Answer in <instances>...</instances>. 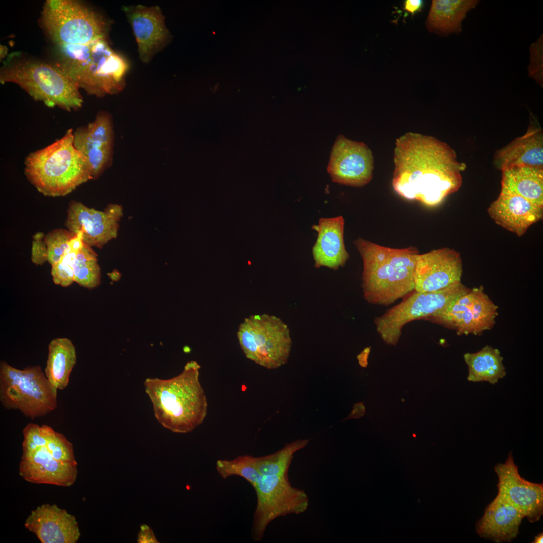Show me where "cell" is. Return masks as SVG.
Here are the masks:
<instances>
[{"mask_svg":"<svg viewBox=\"0 0 543 543\" xmlns=\"http://www.w3.org/2000/svg\"><path fill=\"white\" fill-rule=\"evenodd\" d=\"M392 185L401 197L427 206L439 205L461 186L466 167L446 143L408 132L396 140Z\"/></svg>","mask_w":543,"mask_h":543,"instance_id":"1","label":"cell"},{"mask_svg":"<svg viewBox=\"0 0 543 543\" xmlns=\"http://www.w3.org/2000/svg\"><path fill=\"white\" fill-rule=\"evenodd\" d=\"M200 367L197 361L192 360L172 378H148L144 381L155 418L173 432H190L206 417L208 402L200 382Z\"/></svg>","mask_w":543,"mask_h":543,"instance_id":"2","label":"cell"},{"mask_svg":"<svg viewBox=\"0 0 543 543\" xmlns=\"http://www.w3.org/2000/svg\"><path fill=\"white\" fill-rule=\"evenodd\" d=\"M354 244L363 260L362 291L368 303L388 306L414 291L415 247L390 248L361 238Z\"/></svg>","mask_w":543,"mask_h":543,"instance_id":"3","label":"cell"},{"mask_svg":"<svg viewBox=\"0 0 543 543\" xmlns=\"http://www.w3.org/2000/svg\"><path fill=\"white\" fill-rule=\"evenodd\" d=\"M56 66L88 95L103 97L125 87L127 60L111 47L108 40L86 44L56 45Z\"/></svg>","mask_w":543,"mask_h":543,"instance_id":"4","label":"cell"},{"mask_svg":"<svg viewBox=\"0 0 543 543\" xmlns=\"http://www.w3.org/2000/svg\"><path fill=\"white\" fill-rule=\"evenodd\" d=\"M19 475L35 484L69 487L77 477L73 446L63 434L46 425L30 423L23 430Z\"/></svg>","mask_w":543,"mask_h":543,"instance_id":"5","label":"cell"},{"mask_svg":"<svg viewBox=\"0 0 543 543\" xmlns=\"http://www.w3.org/2000/svg\"><path fill=\"white\" fill-rule=\"evenodd\" d=\"M73 130L60 139L30 153L24 161L28 180L46 196H64L93 180L89 168L74 145Z\"/></svg>","mask_w":543,"mask_h":543,"instance_id":"6","label":"cell"},{"mask_svg":"<svg viewBox=\"0 0 543 543\" xmlns=\"http://www.w3.org/2000/svg\"><path fill=\"white\" fill-rule=\"evenodd\" d=\"M0 82L14 83L49 107L71 112L82 106L78 86L56 66L12 53L0 71Z\"/></svg>","mask_w":543,"mask_h":543,"instance_id":"7","label":"cell"},{"mask_svg":"<svg viewBox=\"0 0 543 543\" xmlns=\"http://www.w3.org/2000/svg\"><path fill=\"white\" fill-rule=\"evenodd\" d=\"M43 29L56 45L86 44L108 40L110 23L90 7L75 0H47L41 12Z\"/></svg>","mask_w":543,"mask_h":543,"instance_id":"8","label":"cell"},{"mask_svg":"<svg viewBox=\"0 0 543 543\" xmlns=\"http://www.w3.org/2000/svg\"><path fill=\"white\" fill-rule=\"evenodd\" d=\"M57 389L48 380L40 366L18 369L0 363V400L7 409L19 410L34 419L57 407Z\"/></svg>","mask_w":543,"mask_h":543,"instance_id":"9","label":"cell"},{"mask_svg":"<svg viewBox=\"0 0 543 543\" xmlns=\"http://www.w3.org/2000/svg\"><path fill=\"white\" fill-rule=\"evenodd\" d=\"M237 335L244 355L255 363L275 369L287 362L292 341L289 327L280 318L252 315L240 324Z\"/></svg>","mask_w":543,"mask_h":543,"instance_id":"10","label":"cell"},{"mask_svg":"<svg viewBox=\"0 0 543 543\" xmlns=\"http://www.w3.org/2000/svg\"><path fill=\"white\" fill-rule=\"evenodd\" d=\"M470 289L461 281L436 291L420 293L414 291L400 303L375 318L376 331L384 343L395 346L406 324L438 314Z\"/></svg>","mask_w":543,"mask_h":543,"instance_id":"11","label":"cell"},{"mask_svg":"<svg viewBox=\"0 0 543 543\" xmlns=\"http://www.w3.org/2000/svg\"><path fill=\"white\" fill-rule=\"evenodd\" d=\"M253 488L257 498L251 528L254 541L262 539L267 527L276 519L302 513L308 507L307 494L292 486L288 474L262 476Z\"/></svg>","mask_w":543,"mask_h":543,"instance_id":"12","label":"cell"},{"mask_svg":"<svg viewBox=\"0 0 543 543\" xmlns=\"http://www.w3.org/2000/svg\"><path fill=\"white\" fill-rule=\"evenodd\" d=\"M498 307L483 286L470 289L445 309L424 320L454 330L458 335H478L494 327Z\"/></svg>","mask_w":543,"mask_h":543,"instance_id":"13","label":"cell"},{"mask_svg":"<svg viewBox=\"0 0 543 543\" xmlns=\"http://www.w3.org/2000/svg\"><path fill=\"white\" fill-rule=\"evenodd\" d=\"M73 143L86 162L93 180L97 179L112 164L115 134L112 115L98 112L87 125L73 131Z\"/></svg>","mask_w":543,"mask_h":543,"instance_id":"14","label":"cell"},{"mask_svg":"<svg viewBox=\"0 0 543 543\" xmlns=\"http://www.w3.org/2000/svg\"><path fill=\"white\" fill-rule=\"evenodd\" d=\"M67 213V229L74 235L81 232L84 244L100 249L116 238L123 215L118 204H110L104 211H98L75 200L70 202Z\"/></svg>","mask_w":543,"mask_h":543,"instance_id":"15","label":"cell"},{"mask_svg":"<svg viewBox=\"0 0 543 543\" xmlns=\"http://www.w3.org/2000/svg\"><path fill=\"white\" fill-rule=\"evenodd\" d=\"M374 158L364 143L340 135L333 146L327 171L332 180L340 184L362 187L373 176Z\"/></svg>","mask_w":543,"mask_h":543,"instance_id":"16","label":"cell"},{"mask_svg":"<svg viewBox=\"0 0 543 543\" xmlns=\"http://www.w3.org/2000/svg\"><path fill=\"white\" fill-rule=\"evenodd\" d=\"M494 470L498 478V494L507 499L529 522L539 520L543 514V485L528 481L519 473L511 452L504 463Z\"/></svg>","mask_w":543,"mask_h":543,"instance_id":"17","label":"cell"},{"mask_svg":"<svg viewBox=\"0 0 543 543\" xmlns=\"http://www.w3.org/2000/svg\"><path fill=\"white\" fill-rule=\"evenodd\" d=\"M463 272L460 254L449 248L418 254L414 273V291L431 292L461 282Z\"/></svg>","mask_w":543,"mask_h":543,"instance_id":"18","label":"cell"},{"mask_svg":"<svg viewBox=\"0 0 543 543\" xmlns=\"http://www.w3.org/2000/svg\"><path fill=\"white\" fill-rule=\"evenodd\" d=\"M122 10L131 25L138 45L139 59L149 63L170 42L171 35L158 6H123Z\"/></svg>","mask_w":543,"mask_h":543,"instance_id":"19","label":"cell"},{"mask_svg":"<svg viewBox=\"0 0 543 543\" xmlns=\"http://www.w3.org/2000/svg\"><path fill=\"white\" fill-rule=\"evenodd\" d=\"M24 526L41 543H76L81 535L75 517L55 504L38 506L26 518Z\"/></svg>","mask_w":543,"mask_h":543,"instance_id":"20","label":"cell"},{"mask_svg":"<svg viewBox=\"0 0 543 543\" xmlns=\"http://www.w3.org/2000/svg\"><path fill=\"white\" fill-rule=\"evenodd\" d=\"M488 213L497 224L521 237L530 226L542 219L543 206L521 196L500 192Z\"/></svg>","mask_w":543,"mask_h":543,"instance_id":"21","label":"cell"},{"mask_svg":"<svg viewBox=\"0 0 543 543\" xmlns=\"http://www.w3.org/2000/svg\"><path fill=\"white\" fill-rule=\"evenodd\" d=\"M524 516L499 494L486 508L476 525L480 537L495 542H511L519 533Z\"/></svg>","mask_w":543,"mask_h":543,"instance_id":"22","label":"cell"},{"mask_svg":"<svg viewBox=\"0 0 543 543\" xmlns=\"http://www.w3.org/2000/svg\"><path fill=\"white\" fill-rule=\"evenodd\" d=\"M344 222L342 216L321 218L318 225L313 226L318 233L312 248L316 267L337 270L345 265L349 255L344 242Z\"/></svg>","mask_w":543,"mask_h":543,"instance_id":"23","label":"cell"},{"mask_svg":"<svg viewBox=\"0 0 543 543\" xmlns=\"http://www.w3.org/2000/svg\"><path fill=\"white\" fill-rule=\"evenodd\" d=\"M494 159L501 170L515 166L543 167L542 129L531 122L526 133L496 151Z\"/></svg>","mask_w":543,"mask_h":543,"instance_id":"24","label":"cell"},{"mask_svg":"<svg viewBox=\"0 0 543 543\" xmlns=\"http://www.w3.org/2000/svg\"><path fill=\"white\" fill-rule=\"evenodd\" d=\"M479 3L477 0H433L426 27L429 31L442 36L460 33L467 13Z\"/></svg>","mask_w":543,"mask_h":543,"instance_id":"25","label":"cell"},{"mask_svg":"<svg viewBox=\"0 0 543 543\" xmlns=\"http://www.w3.org/2000/svg\"><path fill=\"white\" fill-rule=\"evenodd\" d=\"M502 171L501 192L543 206V167L515 166Z\"/></svg>","mask_w":543,"mask_h":543,"instance_id":"26","label":"cell"},{"mask_svg":"<svg viewBox=\"0 0 543 543\" xmlns=\"http://www.w3.org/2000/svg\"><path fill=\"white\" fill-rule=\"evenodd\" d=\"M76 363V349L72 341L67 338H55L48 346L45 375L53 386L63 390L69 383Z\"/></svg>","mask_w":543,"mask_h":543,"instance_id":"27","label":"cell"},{"mask_svg":"<svg viewBox=\"0 0 543 543\" xmlns=\"http://www.w3.org/2000/svg\"><path fill=\"white\" fill-rule=\"evenodd\" d=\"M464 359L468 367L469 381L494 384L506 374L500 352L490 346L486 345L475 353H465Z\"/></svg>","mask_w":543,"mask_h":543,"instance_id":"28","label":"cell"},{"mask_svg":"<svg viewBox=\"0 0 543 543\" xmlns=\"http://www.w3.org/2000/svg\"><path fill=\"white\" fill-rule=\"evenodd\" d=\"M309 440L299 439L286 444L280 450L273 454L254 457V461L262 476L288 474L294 455L307 445Z\"/></svg>","mask_w":543,"mask_h":543,"instance_id":"29","label":"cell"},{"mask_svg":"<svg viewBox=\"0 0 543 543\" xmlns=\"http://www.w3.org/2000/svg\"><path fill=\"white\" fill-rule=\"evenodd\" d=\"M216 469L222 478L238 476L244 478L253 488L262 477L256 468L254 456L248 455L239 456L231 460H218Z\"/></svg>","mask_w":543,"mask_h":543,"instance_id":"30","label":"cell"},{"mask_svg":"<svg viewBox=\"0 0 543 543\" xmlns=\"http://www.w3.org/2000/svg\"><path fill=\"white\" fill-rule=\"evenodd\" d=\"M74 282L81 286L92 289L100 283V268L97 255L92 247L84 243L77 254L73 265Z\"/></svg>","mask_w":543,"mask_h":543,"instance_id":"31","label":"cell"},{"mask_svg":"<svg viewBox=\"0 0 543 543\" xmlns=\"http://www.w3.org/2000/svg\"><path fill=\"white\" fill-rule=\"evenodd\" d=\"M83 245L82 234L79 232L69 241L59 261L52 266L51 273L55 284L67 287L74 282L73 265Z\"/></svg>","mask_w":543,"mask_h":543,"instance_id":"32","label":"cell"},{"mask_svg":"<svg viewBox=\"0 0 543 543\" xmlns=\"http://www.w3.org/2000/svg\"><path fill=\"white\" fill-rule=\"evenodd\" d=\"M75 235L65 229H54L45 235L48 252L47 261L51 266L59 261L68 248L69 241Z\"/></svg>","mask_w":543,"mask_h":543,"instance_id":"33","label":"cell"},{"mask_svg":"<svg viewBox=\"0 0 543 543\" xmlns=\"http://www.w3.org/2000/svg\"><path fill=\"white\" fill-rule=\"evenodd\" d=\"M528 74L539 85L543 84V37L542 35L529 47V63Z\"/></svg>","mask_w":543,"mask_h":543,"instance_id":"34","label":"cell"},{"mask_svg":"<svg viewBox=\"0 0 543 543\" xmlns=\"http://www.w3.org/2000/svg\"><path fill=\"white\" fill-rule=\"evenodd\" d=\"M33 238L31 260L35 265H41L47 261L48 259L45 235L42 232H37L33 236Z\"/></svg>","mask_w":543,"mask_h":543,"instance_id":"35","label":"cell"},{"mask_svg":"<svg viewBox=\"0 0 543 543\" xmlns=\"http://www.w3.org/2000/svg\"><path fill=\"white\" fill-rule=\"evenodd\" d=\"M137 542L139 543H158L152 529L147 525L142 524L138 534Z\"/></svg>","mask_w":543,"mask_h":543,"instance_id":"36","label":"cell"},{"mask_svg":"<svg viewBox=\"0 0 543 543\" xmlns=\"http://www.w3.org/2000/svg\"><path fill=\"white\" fill-rule=\"evenodd\" d=\"M423 3L421 0H406L404 3V9L413 15L421 10Z\"/></svg>","mask_w":543,"mask_h":543,"instance_id":"37","label":"cell"},{"mask_svg":"<svg viewBox=\"0 0 543 543\" xmlns=\"http://www.w3.org/2000/svg\"><path fill=\"white\" fill-rule=\"evenodd\" d=\"M365 413V407L363 403L355 404L353 410L348 418H359Z\"/></svg>","mask_w":543,"mask_h":543,"instance_id":"38","label":"cell"},{"mask_svg":"<svg viewBox=\"0 0 543 543\" xmlns=\"http://www.w3.org/2000/svg\"><path fill=\"white\" fill-rule=\"evenodd\" d=\"M543 534L540 533L536 536H535L534 543H542L543 541Z\"/></svg>","mask_w":543,"mask_h":543,"instance_id":"39","label":"cell"}]
</instances>
